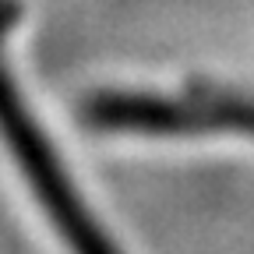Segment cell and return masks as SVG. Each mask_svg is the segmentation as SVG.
I'll return each mask as SVG.
<instances>
[{
    "mask_svg": "<svg viewBox=\"0 0 254 254\" xmlns=\"http://www.w3.org/2000/svg\"><path fill=\"white\" fill-rule=\"evenodd\" d=\"M0 134H4L14 163L21 166L25 180L36 190L39 205L46 208L53 230L71 247V254H120L99 230L88 205L81 201L78 187L71 184L60 155L53 152L50 138L36 124L32 110H25L21 95L14 88V78L7 74L4 64H0Z\"/></svg>",
    "mask_w": 254,
    "mask_h": 254,
    "instance_id": "6da1fadb",
    "label": "cell"
}]
</instances>
